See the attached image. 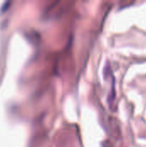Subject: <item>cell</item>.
Wrapping results in <instances>:
<instances>
[]
</instances>
